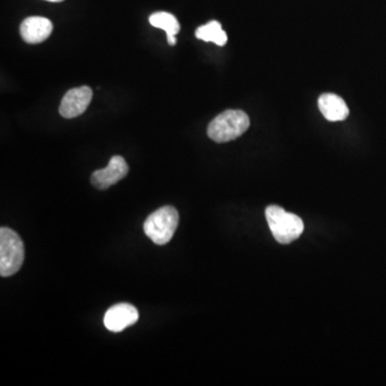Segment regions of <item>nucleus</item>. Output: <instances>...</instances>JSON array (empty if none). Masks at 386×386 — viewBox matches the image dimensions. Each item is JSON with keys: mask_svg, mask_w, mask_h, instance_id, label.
<instances>
[{"mask_svg": "<svg viewBox=\"0 0 386 386\" xmlns=\"http://www.w3.org/2000/svg\"><path fill=\"white\" fill-rule=\"evenodd\" d=\"M266 220L276 241L282 245H288L296 241L303 234V220L292 213H288L282 207L271 205L265 210Z\"/></svg>", "mask_w": 386, "mask_h": 386, "instance_id": "f257e3e1", "label": "nucleus"}, {"mask_svg": "<svg viewBox=\"0 0 386 386\" xmlns=\"http://www.w3.org/2000/svg\"><path fill=\"white\" fill-rule=\"evenodd\" d=\"M129 172V167L121 156H114L108 167L102 170L95 171L91 175V184L100 190H106L119 180H123Z\"/></svg>", "mask_w": 386, "mask_h": 386, "instance_id": "39448f33", "label": "nucleus"}, {"mask_svg": "<svg viewBox=\"0 0 386 386\" xmlns=\"http://www.w3.org/2000/svg\"><path fill=\"white\" fill-rule=\"evenodd\" d=\"M250 125V119L245 112L228 110L213 119L207 128V134L216 143H226L243 136Z\"/></svg>", "mask_w": 386, "mask_h": 386, "instance_id": "f03ea898", "label": "nucleus"}, {"mask_svg": "<svg viewBox=\"0 0 386 386\" xmlns=\"http://www.w3.org/2000/svg\"><path fill=\"white\" fill-rule=\"evenodd\" d=\"M319 108L325 119L330 121H345L349 116V108L341 97L335 94H323L319 98Z\"/></svg>", "mask_w": 386, "mask_h": 386, "instance_id": "1a4fd4ad", "label": "nucleus"}, {"mask_svg": "<svg viewBox=\"0 0 386 386\" xmlns=\"http://www.w3.org/2000/svg\"><path fill=\"white\" fill-rule=\"evenodd\" d=\"M180 222V215L173 206H163L147 217L144 222L146 237L156 245H167L174 237Z\"/></svg>", "mask_w": 386, "mask_h": 386, "instance_id": "7ed1b4c3", "label": "nucleus"}, {"mask_svg": "<svg viewBox=\"0 0 386 386\" xmlns=\"http://www.w3.org/2000/svg\"><path fill=\"white\" fill-rule=\"evenodd\" d=\"M149 23L153 25L154 27L160 28L167 32L169 45L173 47L178 43V39L175 36L180 32V25L174 15L167 12H156L150 15Z\"/></svg>", "mask_w": 386, "mask_h": 386, "instance_id": "9d476101", "label": "nucleus"}, {"mask_svg": "<svg viewBox=\"0 0 386 386\" xmlns=\"http://www.w3.org/2000/svg\"><path fill=\"white\" fill-rule=\"evenodd\" d=\"M195 37L205 42H214L215 45L224 47L228 42V35L222 29L221 24L217 21L207 23L201 27L197 28L195 32Z\"/></svg>", "mask_w": 386, "mask_h": 386, "instance_id": "9b49d317", "label": "nucleus"}, {"mask_svg": "<svg viewBox=\"0 0 386 386\" xmlns=\"http://www.w3.org/2000/svg\"><path fill=\"white\" fill-rule=\"evenodd\" d=\"M93 99L91 87L82 86L70 89L60 106V113L64 119H74L86 111Z\"/></svg>", "mask_w": 386, "mask_h": 386, "instance_id": "423d86ee", "label": "nucleus"}, {"mask_svg": "<svg viewBox=\"0 0 386 386\" xmlns=\"http://www.w3.org/2000/svg\"><path fill=\"white\" fill-rule=\"evenodd\" d=\"M138 320V311L130 304H117L112 306L104 315V326L108 330L119 333L136 324Z\"/></svg>", "mask_w": 386, "mask_h": 386, "instance_id": "0eeeda50", "label": "nucleus"}, {"mask_svg": "<svg viewBox=\"0 0 386 386\" xmlns=\"http://www.w3.org/2000/svg\"><path fill=\"white\" fill-rule=\"evenodd\" d=\"M52 32V22L42 16H30L21 24V36L29 45H38L45 41Z\"/></svg>", "mask_w": 386, "mask_h": 386, "instance_id": "6e6552de", "label": "nucleus"}, {"mask_svg": "<svg viewBox=\"0 0 386 386\" xmlns=\"http://www.w3.org/2000/svg\"><path fill=\"white\" fill-rule=\"evenodd\" d=\"M24 244L19 234L9 228L0 229V275L10 277L20 271L24 262Z\"/></svg>", "mask_w": 386, "mask_h": 386, "instance_id": "20e7f679", "label": "nucleus"}, {"mask_svg": "<svg viewBox=\"0 0 386 386\" xmlns=\"http://www.w3.org/2000/svg\"><path fill=\"white\" fill-rule=\"evenodd\" d=\"M45 1H49V3H62L64 0H45Z\"/></svg>", "mask_w": 386, "mask_h": 386, "instance_id": "f8f14e48", "label": "nucleus"}]
</instances>
